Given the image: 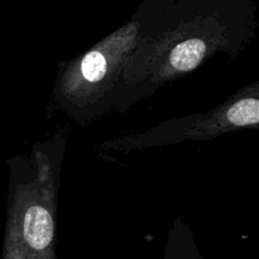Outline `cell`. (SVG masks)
Masks as SVG:
<instances>
[{
    "mask_svg": "<svg viewBox=\"0 0 259 259\" xmlns=\"http://www.w3.org/2000/svg\"><path fill=\"white\" fill-rule=\"evenodd\" d=\"M20 227L7 240L3 259H55L53 219L40 202L24 209Z\"/></svg>",
    "mask_w": 259,
    "mask_h": 259,
    "instance_id": "2",
    "label": "cell"
},
{
    "mask_svg": "<svg viewBox=\"0 0 259 259\" xmlns=\"http://www.w3.org/2000/svg\"><path fill=\"white\" fill-rule=\"evenodd\" d=\"M139 25L129 23L85 53L67 71L61 91L68 99L88 101L100 90H108V81L116 71L119 57L136 46Z\"/></svg>",
    "mask_w": 259,
    "mask_h": 259,
    "instance_id": "1",
    "label": "cell"
},
{
    "mask_svg": "<svg viewBox=\"0 0 259 259\" xmlns=\"http://www.w3.org/2000/svg\"><path fill=\"white\" fill-rule=\"evenodd\" d=\"M164 259H201L191 240L171 239Z\"/></svg>",
    "mask_w": 259,
    "mask_h": 259,
    "instance_id": "3",
    "label": "cell"
}]
</instances>
